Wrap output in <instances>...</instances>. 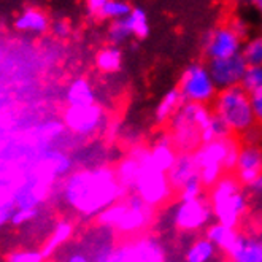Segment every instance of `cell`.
Wrapping results in <instances>:
<instances>
[{
	"instance_id": "38",
	"label": "cell",
	"mask_w": 262,
	"mask_h": 262,
	"mask_svg": "<svg viewBox=\"0 0 262 262\" xmlns=\"http://www.w3.org/2000/svg\"><path fill=\"white\" fill-rule=\"evenodd\" d=\"M230 27H232L242 38H245L246 35H248V26H246V23L242 19H235L232 24H230Z\"/></svg>"
},
{
	"instance_id": "24",
	"label": "cell",
	"mask_w": 262,
	"mask_h": 262,
	"mask_svg": "<svg viewBox=\"0 0 262 262\" xmlns=\"http://www.w3.org/2000/svg\"><path fill=\"white\" fill-rule=\"evenodd\" d=\"M216 246H214L207 237L194 240L186 253H184V260L186 262H210L214 254H216Z\"/></svg>"
},
{
	"instance_id": "26",
	"label": "cell",
	"mask_w": 262,
	"mask_h": 262,
	"mask_svg": "<svg viewBox=\"0 0 262 262\" xmlns=\"http://www.w3.org/2000/svg\"><path fill=\"white\" fill-rule=\"evenodd\" d=\"M232 137V130H230L226 122L213 113V116L210 118V121L202 127L200 130V142L204 143H210V142H216V140H224V138Z\"/></svg>"
},
{
	"instance_id": "39",
	"label": "cell",
	"mask_w": 262,
	"mask_h": 262,
	"mask_svg": "<svg viewBox=\"0 0 262 262\" xmlns=\"http://www.w3.org/2000/svg\"><path fill=\"white\" fill-rule=\"evenodd\" d=\"M106 2H108V0H86L89 11H91V13H94V14H97V13L100 11V8H102Z\"/></svg>"
},
{
	"instance_id": "29",
	"label": "cell",
	"mask_w": 262,
	"mask_h": 262,
	"mask_svg": "<svg viewBox=\"0 0 262 262\" xmlns=\"http://www.w3.org/2000/svg\"><path fill=\"white\" fill-rule=\"evenodd\" d=\"M242 57L246 66H262V35H256L243 43Z\"/></svg>"
},
{
	"instance_id": "34",
	"label": "cell",
	"mask_w": 262,
	"mask_h": 262,
	"mask_svg": "<svg viewBox=\"0 0 262 262\" xmlns=\"http://www.w3.org/2000/svg\"><path fill=\"white\" fill-rule=\"evenodd\" d=\"M5 262H45L40 251H14L7 256Z\"/></svg>"
},
{
	"instance_id": "16",
	"label": "cell",
	"mask_w": 262,
	"mask_h": 262,
	"mask_svg": "<svg viewBox=\"0 0 262 262\" xmlns=\"http://www.w3.org/2000/svg\"><path fill=\"white\" fill-rule=\"evenodd\" d=\"M146 151V146H135L130 149V152L126 158H122L119 161V164L115 168L116 178L119 181V184L124 188L129 194L134 189V184L138 175V170H140V164H142V158Z\"/></svg>"
},
{
	"instance_id": "42",
	"label": "cell",
	"mask_w": 262,
	"mask_h": 262,
	"mask_svg": "<svg viewBox=\"0 0 262 262\" xmlns=\"http://www.w3.org/2000/svg\"><path fill=\"white\" fill-rule=\"evenodd\" d=\"M250 191L253 192V194H257V195H262V173H260V177L251 184L250 186Z\"/></svg>"
},
{
	"instance_id": "23",
	"label": "cell",
	"mask_w": 262,
	"mask_h": 262,
	"mask_svg": "<svg viewBox=\"0 0 262 262\" xmlns=\"http://www.w3.org/2000/svg\"><path fill=\"white\" fill-rule=\"evenodd\" d=\"M73 230H75V226L72 221H69V220L59 221L56 224V227L53 229V232L48 237V240H46L41 246L40 253L43 254V257L48 259L56 250H59L64 243H67L73 237Z\"/></svg>"
},
{
	"instance_id": "17",
	"label": "cell",
	"mask_w": 262,
	"mask_h": 262,
	"mask_svg": "<svg viewBox=\"0 0 262 262\" xmlns=\"http://www.w3.org/2000/svg\"><path fill=\"white\" fill-rule=\"evenodd\" d=\"M13 26L16 30H21V32L41 35L51 29V21L43 10L35 7H27L14 18Z\"/></svg>"
},
{
	"instance_id": "31",
	"label": "cell",
	"mask_w": 262,
	"mask_h": 262,
	"mask_svg": "<svg viewBox=\"0 0 262 262\" xmlns=\"http://www.w3.org/2000/svg\"><path fill=\"white\" fill-rule=\"evenodd\" d=\"M130 35L132 34H130V29L127 26L126 18L118 19V21H112V24L108 27V38L115 46L122 43V41H126Z\"/></svg>"
},
{
	"instance_id": "5",
	"label": "cell",
	"mask_w": 262,
	"mask_h": 262,
	"mask_svg": "<svg viewBox=\"0 0 262 262\" xmlns=\"http://www.w3.org/2000/svg\"><path fill=\"white\" fill-rule=\"evenodd\" d=\"M213 113L226 122L232 134L243 135L257 124L250 94L240 84L218 91L213 100Z\"/></svg>"
},
{
	"instance_id": "3",
	"label": "cell",
	"mask_w": 262,
	"mask_h": 262,
	"mask_svg": "<svg viewBox=\"0 0 262 262\" xmlns=\"http://www.w3.org/2000/svg\"><path fill=\"white\" fill-rule=\"evenodd\" d=\"M210 205L216 223L237 229L243 214L248 208V197L243 192L242 184L232 175H224L210 189Z\"/></svg>"
},
{
	"instance_id": "12",
	"label": "cell",
	"mask_w": 262,
	"mask_h": 262,
	"mask_svg": "<svg viewBox=\"0 0 262 262\" xmlns=\"http://www.w3.org/2000/svg\"><path fill=\"white\" fill-rule=\"evenodd\" d=\"M243 38L235 32L230 26H223L218 29H213L210 34H207L204 45L205 53L210 60L229 59L242 54Z\"/></svg>"
},
{
	"instance_id": "4",
	"label": "cell",
	"mask_w": 262,
	"mask_h": 262,
	"mask_svg": "<svg viewBox=\"0 0 262 262\" xmlns=\"http://www.w3.org/2000/svg\"><path fill=\"white\" fill-rule=\"evenodd\" d=\"M213 112L207 105L184 102L170 122V137L178 152H194L200 142V130L210 121Z\"/></svg>"
},
{
	"instance_id": "6",
	"label": "cell",
	"mask_w": 262,
	"mask_h": 262,
	"mask_svg": "<svg viewBox=\"0 0 262 262\" xmlns=\"http://www.w3.org/2000/svg\"><path fill=\"white\" fill-rule=\"evenodd\" d=\"M132 194L138 195L145 204L154 208L165 204L173 194V188L170 181H168L167 173L161 172L149 161V148H146L142 158L140 170H138Z\"/></svg>"
},
{
	"instance_id": "7",
	"label": "cell",
	"mask_w": 262,
	"mask_h": 262,
	"mask_svg": "<svg viewBox=\"0 0 262 262\" xmlns=\"http://www.w3.org/2000/svg\"><path fill=\"white\" fill-rule=\"evenodd\" d=\"M230 142H232V137L204 143L194 151V159L199 167V178L205 189H211L224 177V161Z\"/></svg>"
},
{
	"instance_id": "28",
	"label": "cell",
	"mask_w": 262,
	"mask_h": 262,
	"mask_svg": "<svg viewBox=\"0 0 262 262\" xmlns=\"http://www.w3.org/2000/svg\"><path fill=\"white\" fill-rule=\"evenodd\" d=\"M127 26L130 29V34L137 38H145L149 34V23L145 10L142 8H132L130 14L126 18Z\"/></svg>"
},
{
	"instance_id": "37",
	"label": "cell",
	"mask_w": 262,
	"mask_h": 262,
	"mask_svg": "<svg viewBox=\"0 0 262 262\" xmlns=\"http://www.w3.org/2000/svg\"><path fill=\"white\" fill-rule=\"evenodd\" d=\"M250 100H251V106H253L256 121L262 124V89L250 94Z\"/></svg>"
},
{
	"instance_id": "11",
	"label": "cell",
	"mask_w": 262,
	"mask_h": 262,
	"mask_svg": "<svg viewBox=\"0 0 262 262\" xmlns=\"http://www.w3.org/2000/svg\"><path fill=\"white\" fill-rule=\"evenodd\" d=\"M62 124L75 135L88 137L102 129L105 124V113L97 103L86 106H67L62 115Z\"/></svg>"
},
{
	"instance_id": "40",
	"label": "cell",
	"mask_w": 262,
	"mask_h": 262,
	"mask_svg": "<svg viewBox=\"0 0 262 262\" xmlns=\"http://www.w3.org/2000/svg\"><path fill=\"white\" fill-rule=\"evenodd\" d=\"M13 213H14L13 207H2V208H0V226H4L7 221L11 220Z\"/></svg>"
},
{
	"instance_id": "27",
	"label": "cell",
	"mask_w": 262,
	"mask_h": 262,
	"mask_svg": "<svg viewBox=\"0 0 262 262\" xmlns=\"http://www.w3.org/2000/svg\"><path fill=\"white\" fill-rule=\"evenodd\" d=\"M132 11V7L127 0H108L97 13L100 18L103 19H112V21H118V19H124L127 18Z\"/></svg>"
},
{
	"instance_id": "30",
	"label": "cell",
	"mask_w": 262,
	"mask_h": 262,
	"mask_svg": "<svg viewBox=\"0 0 262 262\" xmlns=\"http://www.w3.org/2000/svg\"><path fill=\"white\" fill-rule=\"evenodd\" d=\"M240 86L248 92V94H253V92L262 89V66L246 67Z\"/></svg>"
},
{
	"instance_id": "2",
	"label": "cell",
	"mask_w": 262,
	"mask_h": 262,
	"mask_svg": "<svg viewBox=\"0 0 262 262\" xmlns=\"http://www.w3.org/2000/svg\"><path fill=\"white\" fill-rule=\"evenodd\" d=\"M152 218L154 207L145 204L140 197L130 192L126 199L118 200L116 204L99 213L96 223L105 230H115L118 234L130 237L145 230Z\"/></svg>"
},
{
	"instance_id": "14",
	"label": "cell",
	"mask_w": 262,
	"mask_h": 262,
	"mask_svg": "<svg viewBox=\"0 0 262 262\" xmlns=\"http://www.w3.org/2000/svg\"><path fill=\"white\" fill-rule=\"evenodd\" d=\"M262 173V145H243L235 167V178L250 188Z\"/></svg>"
},
{
	"instance_id": "13",
	"label": "cell",
	"mask_w": 262,
	"mask_h": 262,
	"mask_svg": "<svg viewBox=\"0 0 262 262\" xmlns=\"http://www.w3.org/2000/svg\"><path fill=\"white\" fill-rule=\"evenodd\" d=\"M246 67L248 66H246L242 54L229 57V59L210 60V64H208V70L211 73V78L214 84H216L218 91L238 86L242 83Z\"/></svg>"
},
{
	"instance_id": "1",
	"label": "cell",
	"mask_w": 262,
	"mask_h": 262,
	"mask_svg": "<svg viewBox=\"0 0 262 262\" xmlns=\"http://www.w3.org/2000/svg\"><path fill=\"white\" fill-rule=\"evenodd\" d=\"M127 195L129 192L119 184L115 170L106 165L76 170L64 183L66 202L84 218H96Z\"/></svg>"
},
{
	"instance_id": "21",
	"label": "cell",
	"mask_w": 262,
	"mask_h": 262,
	"mask_svg": "<svg viewBox=\"0 0 262 262\" xmlns=\"http://www.w3.org/2000/svg\"><path fill=\"white\" fill-rule=\"evenodd\" d=\"M183 103L184 99L178 88L167 91L156 105V108H154V121H156V124H165V122L170 121L183 106Z\"/></svg>"
},
{
	"instance_id": "33",
	"label": "cell",
	"mask_w": 262,
	"mask_h": 262,
	"mask_svg": "<svg viewBox=\"0 0 262 262\" xmlns=\"http://www.w3.org/2000/svg\"><path fill=\"white\" fill-rule=\"evenodd\" d=\"M116 250V246L110 242V240H105V242H100L94 253H92V257L91 260L92 262H110L112 257H113V253Z\"/></svg>"
},
{
	"instance_id": "44",
	"label": "cell",
	"mask_w": 262,
	"mask_h": 262,
	"mask_svg": "<svg viewBox=\"0 0 262 262\" xmlns=\"http://www.w3.org/2000/svg\"><path fill=\"white\" fill-rule=\"evenodd\" d=\"M223 262H232V260H230V259H227V260H223Z\"/></svg>"
},
{
	"instance_id": "9",
	"label": "cell",
	"mask_w": 262,
	"mask_h": 262,
	"mask_svg": "<svg viewBox=\"0 0 262 262\" xmlns=\"http://www.w3.org/2000/svg\"><path fill=\"white\" fill-rule=\"evenodd\" d=\"M213 220V210L208 197L180 202L172 210V226L181 232H199L207 229Z\"/></svg>"
},
{
	"instance_id": "18",
	"label": "cell",
	"mask_w": 262,
	"mask_h": 262,
	"mask_svg": "<svg viewBox=\"0 0 262 262\" xmlns=\"http://www.w3.org/2000/svg\"><path fill=\"white\" fill-rule=\"evenodd\" d=\"M172 188L180 191L184 184L199 177V167L194 159V152H178L173 167L167 173Z\"/></svg>"
},
{
	"instance_id": "22",
	"label": "cell",
	"mask_w": 262,
	"mask_h": 262,
	"mask_svg": "<svg viewBox=\"0 0 262 262\" xmlns=\"http://www.w3.org/2000/svg\"><path fill=\"white\" fill-rule=\"evenodd\" d=\"M66 102L67 106H86L96 103V92L89 80L86 78L73 80L66 91Z\"/></svg>"
},
{
	"instance_id": "8",
	"label": "cell",
	"mask_w": 262,
	"mask_h": 262,
	"mask_svg": "<svg viewBox=\"0 0 262 262\" xmlns=\"http://www.w3.org/2000/svg\"><path fill=\"white\" fill-rule=\"evenodd\" d=\"M184 102L208 105L218 94V88L214 84L208 67L202 64H191L184 69L178 86Z\"/></svg>"
},
{
	"instance_id": "41",
	"label": "cell",
	"mask_w": 262,
	"mask_h": 262,
	"mask_svg": "<svg viewBox=\"0 0 262 262\" xmlns=\"http://www.w3.org/2000/svg\"><path fill=\"white\" fill-rule=\"evenodd\" d=\"M67 262H92L89 256L83 254V253H73L69 256Z\"/></svg>"
},
{
	"instance_id": "32",
	"label": "cell",
	"mask_w": 262,
	"mask_h": 262,
	"mask_svg": "<svg viewBox=\"0 0 262 262\" xmlns=\"http://www.w3.org/2000/svg\"><path fill=\"white\" fill-rule=\"evenodd\" d=\"M204 184L200 181V178H192L191 181H188L184 186L178 191L180 192V200L181 202H186V200H194V199H199L204 195Z\"/></svg>"
},
{
	"instance_id": "43",
	"label": "cell",
	"mask_w": 262,
	"mask_h": 262,
	"mask_svg": "<svg viewBox=\"0 0 262 262\" xmlns=\"http://www.w3.org/2000/svg\"><path fill=\"white\" fill-rule=\"evenodd\" d=\"M253 5H254L256 10L262 14V0H253Z\"/></svg>"
},
{
	"instance_id": "36",
	"label": "cell",
	"mask_w": 262,
	"mask_h": 262,
	"mask_svg": "<svg viewBox=\"0 0 262 262\" xmlns=\"http://www.w3.org/2000/svg\"><path fill=\"white\" fill-rule=\"evenodd\" d=\"M51 34L56 37V38H67L70 35V24L64 19H57L54 23H51Z\"/></svg>"
},
{
	"instance_id": "20",
	"label": "cell",
	"mask_w": 262,
	"mask_h": 262,
	"mask_svg": "<svg viewBox=\"0 0 262 262\" xmlns=\"http://www.w3.org/2000/svg\"><path fill=\"white\" fill-rule=\"evenodd\" d=\"M238 235H240V232H237V229L227 227V226L220 224V223L210 224L205 229V237L214 246H216L218 250H221L226 254H229L230 251H232V248L238 240Z\"/></svg>"
},
{
	"instance_id": "35",
	"label": "cell",
	"mask_w": 262,
	"mask_h": 262,
	"mask_svg": "<svg viewBox=\"0 0 262 262\" xmlns=\"http://www.w3.org/2000/svg\"><path fill=\"white\" fill-rule=\"evenodd\" d=\"M38 214V210L37 207H29V208H18L16 211L13 213V216H11V224L13 226H21L30 220H34L35 216Z\"/></svg>"
},
{
	"instance_id": "19",
	"label": "cell",
	"mask_w": 262,
	"mask_h": 262,
	"mask_svg": "<svg viewBox=\"0 0 262 262\" xmlns=\"http://www.w3.org/2000/svg\"><path fill=\"white\" fill-rule=\"evenodd\" d=\"M227 257L232 262H262V240L240 234Z\"/></svg>"
},
{
	"instance_id": "25",
	"label": "cell",
	"mask_w": 262,
	"mask_h": 262,
	"mask_svg": "<svg viewBox=\"0 0 262 262\" xmlns=\"http://www.w3.org/2000/svg\"><path fill=\"white\" fill-rule=\"evenodd\" d=\"M96 66L103 73H116L122 66V53L118 46H106L96 56Z\"/></svg>"
},
{
	"instance_id": "15",
	"label": "cell",
	"mask_w": 262,
	"mask_h": 262,
	"mask_svg": "<svg viewBox=\"0 0 262 262\" xmlns=\"http://www.w3.org/2000/svg\"><path fill=\"white\" fill-rule=\"evenodd\" d=\"M178 158V151L172 142L170 134H159L156 140L149 146V161L156 165L161 172L168 173Z\"/></svg>"
},
{
	"instance_id": "10",
	"label": "cell",
	"mask_w": 262,
	"mask_h": 262,
	"mask_svg": "<svg viewBox=\"0 0 262 262\" xmlns=\"http://www.w3.org/2000/svg\"><path fill=\"white\" fill-rule=\"evenodd\" d=\"M110 262H167V257L158 237L142 235L116 246Z\"/></svg>"
}]
</instances>
